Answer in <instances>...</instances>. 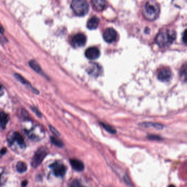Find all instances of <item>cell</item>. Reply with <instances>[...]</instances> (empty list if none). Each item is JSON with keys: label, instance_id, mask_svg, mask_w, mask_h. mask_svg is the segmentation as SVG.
Instances as JSON below:
<instances>
[{"label": "cell", "instance_id": "27", "mask_svg": "<svg viewBox=\"0 0 187 187\" xmlns=\"http://www.w3.org/2000/svg\"><path fill=\"white\" fill-rule=\"evenodd\" d=\"M183 40L184 41L185 43H186V30H185L183 34Z\"/></svg>", "mask_w": 187, "mask_h": 187}, {"label": "cell", "instance_id": "22", "mask_svg": "<svg viewBox=\"0 0 187 187\" xmlns=\"http://www.w3.org/2000/svg\"><path fill=\"white\" fill-rule=\"evenodd\" d=\"M147 138L150 140H155V141H160L161 140V137L156 135H153L150 134L147 136Z\"/></svg>", "mask_w": 187, "mask_h": 187}, {"label": "cell", "instance_id": "1", "mask_svg": "<svg viewBox=\"0 0 187 187\" xmlns=\"http://www.w3.org/2000/svg\"><path fill=\"white\" fill-rule=\"evenodd\" d=\"M175 31L170 30L161 31L156 35L155 42L161 47H165L172 44L175 40Z\"/></svg>", "mask_w": 187, "mask_h": 187}, {"label": "cell", "instance_id": "25", "mask_svg": "<svg viewBox=\"0 0 187 187\" xmlns=\"http://www.w3.org/2000/svg\"><path fill=\"white\" fill-rule=\"evenodd\" d=\"M3 94H4V89H3V87L0 84V97L2 96Z\"/></svg>", "mask_w": 187, "mask_h": 187}, {"label": "cell", "instance_id": "14", "mask_svg": "<svg viewBox=\"0 0 187 187\" xmlns=\"http://www.w3.org/2000/svg\"><path fill=\"white\" fill-rule=\"evenodd\" d=\"M91 67H89V72L90 74L93 75L94 76L98 75L100 74V67L98 65H96V64H94L93 65H91Z\"/></svg>", "mask_w": 187, "mask_h": 187}, {"label": "cell", "instance_id": "2", "mask_svg": "<svg viewBox=\"0 0 187 187\" xmlns=\"http://www.w3.org/2000/svg\"><path fill=\"white\" fill-rule=\"evenodd\" d=\"M160 9L158 3L154 1L146 2L144 6L143 13L144 17L148 20H154L160 15Z\"/></svg>", "mask_w": 187, "mask_h": 187}, {"label": "cell", "instance_id": "12", "mask_svg": "<svg viewBox=\"0 0 187 187\" xmlns=\"http://www.w3.org/2000/svg\"><path fill=\"white\" fill-rule=\"evenodd\" d=\"M93 5L94 7L96 8V10H98L99 11H101L104 10L107 6V3L105 1H102V0H94L92 1Z\"/></svg>", "mask_w": 187, "mask_h": 187}, {"label": "cell", "instance_id": "23", "mask_svg": "<svg viewBox=\"0 0 187 187\" xmlns=\"http://www.w3.org/2000/svg\"><path fill=\"white\" fill-rule=\"evenodd\" d=\"M49 127H50V131L52 132L53 134H54L56 136H60V133H59L58 131H57V130H56L54 127H53V126H51V125H50V126H49Z\"/></svg>", "mask_w": 187, "mask_h": 187}, {"label": "cell", "instance_id": "28", "mask_svg": "<svg viewBox=\"0 0 187 187\" xmlns=\"http://www.w3.org/2000/svg\"><path fill=\"white\" fill-rule=\"evenodd\" d=\"M27 184H28V182H27V180H24L23 181L22 183V187H26V185H27Z\"/></svg>", "mask_w": 187, "mask_h": 187}, {"label": "cell", "instance_id": "9", "mask_svg": "<svg viewBox=\"0 0 187 187\" xmlns=\"http://www.w3.org/2000/svg\"><path fill=\"white\" fill-rule=\"evenodd\" d=\"M159 80L163 82H168L172 77V72L167 68H164L161 70L158 75Z\"/></svg>", "mask_w": 187, "mask_h": 187}, {"label": "cell", "instance_id": "3", "mask_svg": "<svg viewBox=\"0 0 187 187\" xmlns=\"http://www.w3.org/2000/svg\"><path fill=\"white\" fill-rule=\"evenodd\" d=\"M71 6L75 14L80 17L87 15L89 9V3L85 0H74Z\"/></svg>", "mask_w": 187, "mask_h": 187}, {"label": "cell", "instance_id": "17", "mask_svg": "<svg viewBox=\"0 0 187 187\" xmlns=\"http://www.w3.org/2000/svg\"><path fill=\"white\" fill-rule=\"evenodd\" d=\"M141 125L144 127H154L157 130H161L163 128V126L161 124L151 123V122H144V123H142Z\"/></svg>", "mask_w": 187, "mask_h": 187}, {"label": "cell", "instance_id": "11", "mask_svg": "<svg viewBox=\"0 0 187 187\" xmlns=\"http://www.w3.org/2000/svg\"><path fill=\"white\" fill-rule=\"evenodd\" d=\"M99 19L96 16H94L89 19L87 23V27L89 30H94L98 27Z\"/></svg>", "mask_w": 187, "mask_h": 187}, {"label": "cell", "instance_id": "26", "mask_svg": "<svg viewBox=\"0 0 187 187\" xmlns=\"http://www.w3.org/2000/svg\"><path fill=\"white\" fill-rule=\"evenodd\" d=\"M6 151H7V149H6V148H2V149L1 150L0 153L3 155V154H5L6 153Z\"/></svg>", "mask_w": 187, "mask_h": 187}, {"label": "cell", "instance_id": "8", "mask_svg": "<svg viewBox=\"0 0 187 187\" xmlns=\"http://www.w3.org/2000/svg\"><path fill=\"white\" fill-rule=\"evenodd\" d=\"M85 56L89 59L94 60L100 56V51L97 47H91L86 50Z\"/></svg>", "mask_w": 187, "mask_h": 187}, {"label": "cell", "instance_id": "6", "mask_svg": "<svg viewBox=\"0 0 187 187\" xmlns=\"http://www.w3.org/2000/svg\"><path fill=\"white\" fill-rule=\"evenodd\" d=\"M117 38V33L115 29L109 28L103 33V38L108 43H112Z\"/></svg>", "mask_w": 187, "mask_h": 187}, {"label": "cell", "instance_id": "19", "mask_svg": "<svg viewBox=\"0 0 187 187\" xmlns=\"http://www.w3.org/2000/svg\"><path fill=\"white\" fill-rule=\"evenodd\" d=\"M101 125L105 129V130L107 131V132L110 133L111 134H115L116 133V131L114 129L113 127H111V126L109 125H107L105 124L104 123H101Z\"/></svg>", "mask_w": 187, "mask_h": 187}, {"label": "cell", "instance_id": "4", "mask_svg": "<svg viewBox=\"0 0 187 187\" xmlns=\"http://www.w3.org/2000/svg\"><path fill=\"white\" fill-rule=\"evenodd\" d=\"M48 151L45 147H42L36 151L31 161V166L34 168H37L41 165L43 159L46 157Z\"/></svg>", "mask_w": 187, "mask_h": 187}, {"label": "cell", "instance_id": "5", "mask_svg": "<svg viewBox=\"0 0 187 187\" xmlns=\"http://www.w3.org/2000/svg\"><path fill=\"white\" fill-rule=\"evenodd\" d=\"M71 42L74 48L81 47L86 44V37L84 34L78 33L72 37Z\"/></svg>", "mask_w": 187, "mask_h": 187}, {"label": "cell", "instance_id": "16", "mask_svg": "<svg viewBox=\"0 0 187 187\" xmlns=\"http://www.w3.org/2000/svg\"><path fill=\"white\" fill-rule=\"evenodd\" d=\"M29 65L30 66V67L33 69L34 70L35 72H38V73H41V72H42L41 67H40V65L36 61L30 60V62H29Z\"/></svg>", "mask_w": 187, "mask_h": 187}, {"label": "cell", "instance_id": "18", "mask_svg": "<svg viewBox=\"0 0 187 187\" xmlns=\"http://www.w3.org/2000/svg\"><path fill=\"white\" fill-rule=\"evenodd\" d=\"M13 139L17 141V143L20 145L24 144V139L19 132H15L13 134Z\"/></svg>", "mask_w": 187, "mask_h": 187}, {"label": "cell", "instance_id": "30", "mask_svg": "<svg viewBox=\"0 0 187 187\" xmlns=\"http://www.w3.org/2000/svg\"><path fill=\"white\" fill-rule=\"evenodd\" d=\"M169 187H175V186H173V185H170Z\"/></svg>", "mask_w": 187, "mask_h": 187}, {"label": "cell", "instance_id": "29", "mask_svg": "<svg viewBox=\"0 0 187 187\" xmlns=\"http://www.w3.org/2000/svg\"><path fill=\"white\" fill-rule=\"evenodd\" d=\"M3 32H4L3 28V27H2V25L0 24V33H3Z\"/></svg>", "mask_w": 187, "mask_h": 187}, {"label": "cell", "instance_id": "21", "mask_svg": "<svg viewBox=\"0 0 187 187\" xmlns=\"http://www.w3.org/2000/svg\"><path fill=\"white\" fill-rule=\"evenodd\" d=\"M15 77L17 78V80H19V81L21 82L23 84L25 85L28 87L30 86V87H31V89H32V87L30 85L29 82L27 81V80L24 79L23 77H22V76H21L20 75L15 74Z\"/></svg>", "mask_w": 187, "mask_h": 187}, {"label": "cell", "instance_id": "7", "mask_svg": "<svg viewBox=\"0 0 187 187\" xmlns=\"http://www.w3.org/2000/svg\"><path fill=\"white\" fill-rule=\"evenodd\" d=\"M51 167L53 168L54 173L57 177H63L65 175L67 168L63 164L56 163L52 164Z\"/></svg>", "mask_w": 187, "mask_h": 187}, {"label": "cell", "instance_id": "31", "mask_svg": "<svg viewBox=\"0 0 187 187\" xmlns=\"http://www.w3.org/2000/svg\"></svg>", "mask_w": 187, "mask_h": 187}, {"label": "cell", "instance_id": "15", "mask_svg": "<svg viewBox=\"0 0 187 187\" xmlns=\"http://www.w3.org/2000/svg\"><path fill=\"white\" fill-rule=\"evenodd\" d=\"M16 169L17 171L19 173H24L26 172L27 170V166L26 163H24V162L19 161L17 163L16 165Z\"/></svg>", "mask_w": 187, "mask_h": 187}, {"label": "cell", "instance_id": "24", "mask_svg": "<svg viewBox=\"0 0 187 187\" xmlns=\"http://www.w3.org/2000/svg\"><path fill=\"white\" fill-rule=\"evenodd\" d=\"M72 187H83L81 185H80V183L77 180H74L73 183H72Z\"/></svg>", "mask_w": 187, "mask_h": 187}, {"label": "cell", "instance_id": "10", "mask_svg": "<svg viewBox=\"0 0 187 187\" xmlns=\"http://www.w3.org/2000/svg\"><path fill=\"white\" fill-rule=\"evenodd\" d=\"M70 163L71 164V166H72V168H74L75 170L80 172V171H82L84 170V164L81 161L73 159H70Z\"/></svg>", "mask_w": 187, "mask_h": 187}, {"label": "cell", "instance_id": "20", "mask_svg": "<svg viewBox=\"0 0 187 187\" xmlns=\"http://www.w3.org/2000/svg\"><path fill=\"white\" fill-rule=\"evenodd\" d=\"M50 140H51L52 143L53 144H54L56 146H58L59 148H62V147L64 146V144H63L62 141H61L60 139H58V138H55V137H50Z\"/></svg>", "mask_w": 187, "mask_h": 187}, {"label": "cell", "instance_id": "13", "mask_svg": "<svg viewBox=\"0 0 187 187\" xmlns=\"http://www.w3.org/2000/svg\"><path fill=\"white\" fill-rule=\"evenodd\" d=\"M9 120L7 114L3 111H0V128L5 129Z\"/></svg>", "mask_w": 187, "mask_h": 187}]
</instances>
